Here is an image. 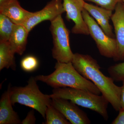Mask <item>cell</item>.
I'll list each match as a JSON object with an SVG mask.
<instances>
[{
	"label": "cell",
	"instance_id": "cell-1",
	"mask_svg": "<svg viewBox=\"0 0 124 124\" xmlns=\"http://www.w3.org/2000/svg\"><path fill=\"white\" fill-rule=\"evenodd\" d=\"M71 62L80 74L97 86L116 111L121 109V86L116 85L110 77L104 75L97 60L88 54L77 53Z\"/></svg>",
	"mask_w": 124,
	"mask_h": 124
},
{
	"label": "cell",
	"instance_id": "cell-2",
	"mask_svg": "<svg viewBox=\"0 0 124 124\" xmlns=\"http://www.w3.org/2000/svg\"><path fill=\"white\" fill-rule=\"evenodd\" d=\"M55 70L47 76L38 75L37 81L46 83L54 88L69 87L86 90L100 95L101 92L97 86L80 74L74 67L72 62L55 63Z\"/></svg>",
	"mask_w": 124,
	"mask_h": 124
},
{
	"label": "cell",
	"instance_id": "cell-3",
	"mask_svg": "<svg viewBox=\"0 0 124 124\" xmlns=\"http://www.w3.org/2000/svg\"><path fill=\"white\" fill-rule=\"evenodd\" d=\"M50 96L51 98H60L70 100L78 106L97 112L105 120H108L107 109L109 103L103 95L84 90L64 87L54 88Z\"/></svg>",
	"mask_w": 124,
	"mask_h": 124
},
{
	"label": "cell",
	"instance_id": "cell-4",
	"mask_svg": "<svg viewBox=\"0 0 124 124\" xmlns=\"http://www.w3.org/2000/svg\"><path fill=\"white\" fill-rule=\"evenodd\" d=\"M37 81L35 77H31L24 87H11L10 99L13 105L18 103L31 107L45 119L46 109L51 104L52 99L50 95L40 91Z\"/></svg>",
	"mask_w": 124,
	"mask_h": 124
},
{
	"label": "cell",
	"instance_id": "cell-5",
	"mask_svg": "<svg viewBox=\"0 0 124 124\" xmlns=\"http://www.w3.org/2000/svg\"><path fill=\"white\" fill-rule=\"evenodd\" d=\"M53 42V57L61 62H71L74 54L71 50L69 41V31L62 15H60L51 22L50 28Z\"/></svg>",
	"mask_w": 124,
	"mask_h": 124
},
{
	"label": "cell",
	"instance_id": "cell-6",
	"mask_svg": "<svg viewBox=\"0 0 124 124\" xmlns=\"http://www.w3.org/2000/svg\"><path fill=\"white\" fill-rule=\"evenodd\" d=\"M82 15L88 26L89 35L95 41L101 55L115 60L117 54L116 38L110 37L106 34L94 19L85 9L82 11Z\"/></svg>",
	"mask_w": 124,
	"mask_h": 124
},
{
	"label": "cell",
	"instance_id": "cell-7",
	"mask_svg": "<svg viewBox=\"0 0 124 124\" xmlns=\"http://www.w3.org/2000/svg\"><path fill=\"white\" fill-rule=\"evenodd\" d=\"M66 18L68 20H72L75 25L72 29L73 34L89 35V30L82 16L85 1L84 0H62Z\"/></svg>",
	"mask_w": 124,
	"mask_h": 124
},
{
	"label": "cell",
	"instance_id": "cell-8",
	"mask_svg": "<svg viewBox=\"0 0 124 124\" xmlns=\"http://www.w3.org/2000/svg\"><path fill=\"white\" fill-rule=\"evenodd\" d=\"M64 12L62 0H51L41 10L32 12L23 25L29 32L40 23L45 20L51 22Z\"/></svg>",
	"mask_w": 124,
	"mask_h": 124
},
{
	"label": "cell",
	"instance_id": "cell-9",
	"mask_svg": "<svg viewBox=\"0 0 124 124\" xmlns=\"http://www.w3.org/2000/svg\"><path fill=\"white\" fill-rule=\"evenodd\" d=\"M51 99V105L59 111L71 124H91V121L86 113L74 103L60 98Z\"/></svg>",
	"mask_w": 124,
	"mask_h": 124
},
{
	"label": "cell",
	"instance_id": "cell-10",
	"mask_svg": "<svg viewBox=\"0 0 124 124\" xmlns=\"http://www.w3.org/2000/svg\"><path fill=\"white\" fill-rule=\"evenodd\" d=\"M111 19L113 23L117 45V56L115 61L124 60V2H119Z\"/></svg>",
	"mask_w": 124,
	"mask_h": 124
},
{
	"label": "cell",
	"instance_id": "cell-11",
	"mask_svg": "<svg viewBox=\"0 0 124 124\" xmlns=\"http://www.w3.org/2000/svg\"><path fill=\"white\" fill-rule=\"evenodd\" d=\"M84 9L95 20L106 34L110 37L115 38L112 27L110 23L113 11L86 2Z\"/></svg>",
	"mask_w": 124,
	"mask_h": 124
},
{
	"label": "cell",
	"instance_id": "cell-12",
	"mask_svg": "<svg viewBox=\"0 0 124 124\" xmlns=\"http://www.w3.org/2000/svg\"><path fill=\"white\" fill-rule=\"evenodd\" d=\"M11 87L9 85L0 100V124H22L19 116L13 108L10 99Z\"/></svg>",
	"mask_w": 124,
	"mask_h": 124
},
{
	"label": "cell",
	"instance_id": "cell-13",
	"mask_svg": "<svg viewBox=\"0 0 124 124\" xmlns=\"http://www.w3.org/2000/svg\"><path fill=\"white\" fill-rule=\"evenodd\" d=\"M32 13L23 8L18 0H12L0 6V13L6 16L17 25H23Z\"/></svg>",
	"mask_w": 124,
	"mask_h": 124
},
{
	"label": "cell",
	"instance_id": "cell-14",
	"mask_svg": "<svg viewBox=\"0 0 124 124\" xmlns=\"http://www.w3.org/2000/svg\"><path fill=\"white\" fill-rule=\"evenodd\" d=\"M29 32L23 25L16 24L8 41L15 54L22 55L26 47Z\"/></svg>",
	"mask_w": 124,
	"mask_h": 124
},
{
	"label": "cell",
	"instance_id": "cell-15",
	"mask_svg": "<svg viewBox=\"0 0 124 124\" xmlns=\"http://www.w3.org/2000/svg\"><path fill=\"white\" fill-rule=\"evenodd\" d=\"M15 54L8 41H0V70L5 68L16 70Z\"/></svg>",
	"mask_w": 124,
	"mask_h": 124
},
{
	"label": "cell",
	"instance_id": "cell-16",
	"mask_svg": "<svg viewBox=\"0 0 124 124\" xmlns=\"http://www.w3.org/2000/svg\"><path fill=\"white\" fill-rule=\"evenodd\" d=\"M16 25L6 16L0 13V41H8Z\"/></svg>",
	"mask_w": 124,
	"mask_h": 124
},
{
	"label": "cell",
	"instance_id": "cell-17",
	"mask_svg": "<svg viewBox=\"0 0 124 124\" xmlns=\"http://www.w3.org/2000/svg\"><path fill=\"white\" fill-rule=\"evenodd\" d=\"M45 124H70L63 115L53 105L47 108L46 112Z\"/></svg>",
	"mask_w": 124,
	"mask_h": 124
},
{
	"label": "cell",
	"instance_id": "cell-18",
	"mask_svg": "<svg viewBox=\"0 0 124 124\" xmlns=\"http://www.w3.org/2000/svg\"><path fill=\"white\" fill-rule=\"evenodd\" d=\"M108 71L114 81H122L124 80V62L109 67Z\"/></svg>",
	"mask_w": 124,
	"mask_h": 124
},
{
	"label": "cell",
	"instance_id": "cell-19",
	"mask_svg": "<svg viewBox=\"0 0 124 124\" xmlns=\"http://www.w3.org/2000/svg\"><path fill=\"white\" fill-rule=\"evenodd\" d=\"M39 66L38 59L35 56L27 55L21 60L20 66L23 71L27 72H31L35 70Z\"/></svg>",
	"mask_w": 124,
	"mask_h": 124
},
{
	"label": "cell",
	"instance_id": "cell-20",
	"mask_svg": "<svg viewBox=\"0 0 124 124\" xmlns=\"http://www.w3.org/2000/svg\"><path fill=\"white\" fill-rule=\"evenodd\" d=\"M85 1L93 2L98 6L109 10H115L116 6L122 0H84Z\"/></svg>",
	"mask_w": 124,
	"mask_h": 124
},
{
	"label": "cell",
	"instance_id": "cell-21",
	"mask_svg": "<svg viewBox=\"0 0 124 124\" xmlns=\"http://www.w3.org/2000/svg\"><path fill=\"white\" fill-rule=\"evenodd\" d=\"M36 118L33 110L29 111L25 119L22 121V124H35Z\"/></svg>",
	"mask_w": 124,
	"mask_h": 124
},
{
	"label": "cell",
	"instance_id": "cell-22",
	"mask_svg": "<svg viewBox=\"0 0 124 124\" xmlns=\"http://www.w3.org/2000/svg\"><path fill=\"white\" fill-rule=\"evenodd\" d=\"M117 117L112 122V124H124V109L119 111Z\"/></svg>",
	"mask_w": 124,
	"mask_h": 124
},
{
	"label": "cell",
	"instance_id": "cell-23",
	"mask_svg": "<svg viewBox=\"0 0 124 124\" xmlns=\"http://www.w3.org/2000/svg\"><path fill=\"white\" fill-rule=\"evenodd\" d=\"M122 85L121 86V94L120 104L121 109H124V80L122 81Z\"/></svg>",
	"mask_w": 124,
	"mask_h": 124
},
{
	"label": "cell",
	"instance_id": "cell-24",
	"mask_svg": "<svg viewBox=\"0 0 124 124\" xmlns=\"http://www.w3.org/2000/svg\"><path fill=\"white\" fill-rule=\"evenodd\" d=\"M12 0H0V6H2L10 2Z\"/></svg>",
	"mask_w": 124,
	"mask_h": 124
},
{
	"label": "cell",
	"instance_id": "cell-25",
	"mask_svg": "<svg viewBox=\"0 0 124 124\" xmlns=\"http://www.w3.org/2000/svg\"><path fill=\"white\" fill-rule=\"evenodd\" d=\"M122 1H123V2H124V0H122Z\"/></svg>",
	"mask_w": 124,
	"mask_h": 124
}]
</instances>
